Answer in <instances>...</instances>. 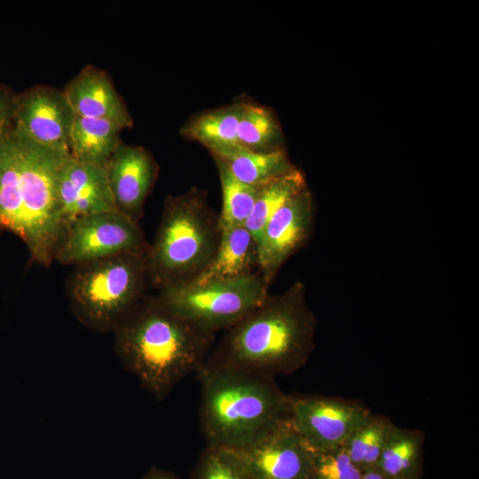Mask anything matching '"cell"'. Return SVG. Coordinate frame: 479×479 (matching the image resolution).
<instances>
[{"mask_svg": "<svg viewBox=\"0 0 479 479\" xmlns=\"http://www.w3.org/2000/svg\"><path fill=\"white\" fill-rule=\"evenodd\" d=\"M197 375L200 428L209 446L241 448L289 420L291 397L271 378L206 365Z\"/></svg>", "mask_w": 479, "mask_h": 479, "instance_id": "4", "label": "cell"}, {"mask_svg": "<svg viewBox=\"0 0 479 479\" xmlns=\"http://www.w3.org/2000/svg\"><path fill=\"white\" fill-rule=\"evenodd\" d=\"M75 117L63 90L56 88L36 85L14 95V130L44 148L70 153V132Z\"/></svg>", "mask_w": 479, "mask_h": 479, "instance_id": "10", "label": "cell"}, {"mask_svg": "<svg viewBox=\"0 0 479 479\" xmlns=\"http://www.w3.org/2000/svg\"><path fill=\"white\" fill-rule=\"evenodd\" d=\"M220 233L203 190L168 195L146 254L149 286L160 291L192 283L212 260Z\"/></svg>", "mask_w": 479, "mask_h": 479, "instance_id": "5", "label": "cell"}, {"mask_svg": "<svg viewBox=\"0 0 479 479\" xmlns=\"http://www.w3.org/2000/svg\"><path fill=\"white\" fill-rule=\"evenodd\" d=\"M311 452L312 479H360L363 475L352 462L343 445Z\"/></svg>", "mask_w": 479, "mask_h": 479, "instance_id": "26", "label": "cell"}, {"mask_svg": "<svg viewBox=\"0 0 479 479\" xmlns=\"http://www.w3.org/2000/svg\"><path fill=\"white\" fill-rule=\"evenodd\" d=\"M259 273L188 284L158 291L168 308L198 326L216 334L228 330L259 306L269 294Z\"/></svg>", "mask_w": 479, "mask_h": 479, "instance_id": "7", "label": "cell"}, {"mask_svg": "<svg viewBox=\"0 0 479 479\" xmlns=\"http://www.w3.org/2000/svg\"><path fill=\"white\" fill-rule=\"evenodd\" d=\"M121 130L107 120L75 116L70 132V155L82 162L106 167L122 143Z\"/></svg>", "mask_w": 479, "mask_h": 479, "instance_id": "18", "label": "cell"}, {"mask_svg": "<svg viewBox=\"0 0 479 479\" xmlns=\"http://www.w3.org/2000/svg\"><path fill=\"white\" fill-rule=\"evenodd\" d=\"M124 367L158 400L204 365L215 334L146 295L113 331Z\"/></svg>", "mask_w": 479, "mask_h": 479, "instance_id": "3", "label": "cell"}, {"mask_svg": "<svg viewBox=\"0 0 479 479\" xmlns=\"http://www.w3.org/2000/svg\"><path fill=\"white\" fill-rule=\"evenodd\" d=\"M420 433L392 426L376 468L389 479H420Z\"/></svg>", "mask_w": 479, "mask_h": 479, "instance_id": "20", "label": "cell"}, {"mask_svg": "<svg viewBox=\"0 0 479 479\" xmlns=\"http://www.w3.org/2000/svg\"><path fill=\"white\" fill-rule=\"evenodd\" d=\"M258 269V247L252 234L245 226L224 228L212 260L192 283L246 277Z\"/></svg>", "mask_w": 479, "mask_h": 479, "instance_id": "16", "label": "cell"}, {"mask_svg": "<svg viewBox=\"0 0 479 479\" xmlns=\"http://www.w3.org/2000/svg\"><path fill=\"white\" fill-rule=\"evenodd\" d=\"M70 153L52 151L12 126L0 140V229L22 240L30 261L50 267L64 231L58 182Z\"/></svg>", "mask_w": 479, "mask_h": 479, "instance_id": "1", "label": "cell"}, {"mask_svg": "<svg viewBox=\"0 0 479 479\" xmlns=\"http://www.w3.org/2000/svg\"><path fill=\"white\" fill-rule=\"evenodd\" d=\"M305 186L304 177L297 169L260 186L251 215L244 225L256 244L271 217Z\"/></svg>", "mask_w": 479, "mask_h": 479, "instance_id": "21", "label": "cell"}, {"mask_svg": "<svg viewBox=\"0 0 479 479\" xmlns=\"http://www.w3.org/2000/svg\"><path fill=\"white\" fill-rule=\"evenodd\" d=\"M158 169L156 161L147 149L121 143L106 166L116 209L139 223Z\"/></svg>", "mask_w": 479, "mask_h": 479, "instance_id": "13", "label": "cell"}, {"mask_svg": "<svg viewBox=\"0 0 479 479\" xmlns=\"http://www.w3.org/2000/svg\"><path fill=\"white\" fill-rule=\"evenodd\" d=\"M243 102L207 111L191 118L180 130L183 137L196 141L217 155L239 145L238 129Z\"/></svg>", "mask_w": 479, "mask_h": 479, "instance_id": "17", "label": "cell"}, {"mask_svg": "<svg viewBox=\"0 0 479 479\" xmlns=\"http://www.w3.org/2000/svg\"><path fill=\"white\" fill-rule=\"evenodd\" d=\"M393 425L386 417L371 414L343 444L352 462L363 473L376 468Z\"/></svg>", "mask_w": 479, "mask_h": 479, "instance_id": "23", "label": "cell"}, {"mask_svg": "<svg viewBox=\"0 0 479 479\" xmlns=\"http://www.w3.org/2000/svg\"><path fill=\"white\" fill-rule=\"evenodd\" d=\"M360 479H389L385 475H383L377 468H373L363 473Z\"/></svg>", "mask_w": 479, "mask_h": 479, "instance_id": "29", "label": "cell"}, {"mask_svg": "<svg viewBox=\"0 0 479 479\" xmlns=\"http://www.w3.org/2000/svg\"><path fill=\"white\" fill-rule=\"evenodd\" d=\"M142 479H180L171 472L157 468L155 467L144 475Z\"/></svg>", "mask_w": 479, "mask_h": 479, "instance_id": "28", "label": "cell"}, {"mask_svg": "<svg viewBox=\"0 0 479 479\" xmlns=\"http://www.w3.org/2000/svg\"><path fill=\"white\" fill-rule=\"evenodd\" d=\"M306 295L301 281L281 293L268 294L253 311L226 330L204 365L271 379L297 371L315 347L317 319Z\"/></svg>", "mask_w": 479, "mask_h": 479, "instance_id": "2", "label": "cell"}, {"mask_svg": "<svg viewBox=\"0 0 479 479\" xmlns=\"http://www.w3.org/2000/svg\"><path fill=\"white\" fill-rule=\"evenodd\" d=\"M58 195L64 228L75 219L117 210L106 167L82 162L71 155L61 168Z\"/></svg>", "mask_w": 479, "mask_h": 479, "instance_id": "14", "label": "cell"}, {"mask_svg": "<svg viewBox=\"0 0 479 479\" xmlns=\"http://www.w3.org/2000/svg\"><path fill=\"white\" fill-rule=\"evenodd\" d=\"M315 207L305 186L271 217L258 240V273L270 287L284 263L309 240Z\"/></svg>", "mask_w": 479, "mask_h": 479, "instance_id": "11", "label": "cell"}, {"mask_svg": "<svg viewBox=\"0 0 479 479\" xmlns=\"http://www.w3.org/2000/svg\"><path fill=\"white\" fill-rule=\"evenodd\" d=\"M146 254H122L77 265L68 282L76 318L98 331H114L147 295Z\"/></svg>", "mask_w": 479, "mask_h": 479, "instance_id": "6", "label": "cell"}, {"mask_svg": "<svg viewBox=\"0 0 479 479\" xmlns=\"http://www.w3.org/2000/svg\"><path fill=\"white\" fill-rule=\"evenodd\" d=\"M212 156L214 160L220 161L238 180L255 186L296 169L283 150L259 153L238 145Z\"/></svg>", "mask_w": 479, "mask_h": 479, "instance_id": "19", "label": "cell"}, {"mask_svg": "<svg viewBox=\"0 0 479 479\" xmlns=\"http://www.w3.org/2000/svg\"><path fill=\"white\" fill-rule=\"evenodd\" d=\"M63 92L75 116L107 120L122 130L134 124L109 75L92 65L84 67Z\"/></svg>", "mask_w": 479, "mask_h": 479, "instance_id": "15", "label": "cell"}, {"mask_svg": "<svg viewBox=\"0 0 479 479\" xmlns=\"http://www.w3.org/2000/svg\"><path fill=\"white\" fill-rule=\"evenodd\" d=\"M222 190V208L218 215L220 229L244 226L251 215L260 186L245 184L215 160Z\"/></svg>", "mask_w": 479, "mask_h": 479, "instance_id": "24", "label": "cell"}, {"mask_svg": "<svg viewBox=\"0 0 479 479\" xmlns=\"http://www.w3.org/2000/svg\"><path fill=\"white\" fill-rule=\"evenodd\" d=\"M191 479H251L232 450L209 446L200 455Z\"/></svg>", "mask_w": 479, "mask_h": 479, "instance_id": "25", "label": "cell"}, {"mask_svg": "<svg viewBox=\"0 0 479 479\" xmlns=\"http://www.w3.org/2000/svg\"><path fill=\"white\" fill-rule=\"evenodd\" d=\"M371 414L361 404L339 398L291 397L290 422L312 451L342 446Z\"/></svg>", "mask_w": 479, "mask_h": 479, "instance_id": "9", "label": "cell"}, {"mask_svg": "<svg viewBox=\"0 0 479 479\" xmlns=\"http://www.w3.org/2000/svg\"><path fill=\"white\" fill-rule=\"evenodd\" d=\"M14 95L9 87L0 84V140L12 126Z\"/></svg>", "mask_w": 479, "mask_h": 479, "instance_id": "27", "label": "cell"}, {"mask_svg": "<svg viewBox=\"0 0 479 479\" xmlns=\"http://www.w3.org/2000/svg\"><path fill=\"white\" fill-rule=\"evenodd\" d=\"M280 130L271 110L262 105L243 102L238 129L240 146L254 152L270 153L279 147Z\"/></svg>", "mask_w": 479, "mask_h": 479, "instance_id": "22", "label": "cell"}, {"mask_svg": "<svg viewBox=\"0 0 479 479\" xmlns=\"http://www.w3.org/2000/svg\"><path fill=\"white\" fill-rule=\"evenodd\" d=\"M148 247L139 223L114 210L67 224L54 260L77 266L122 254H145Z\"/></svg>", "mask_w": 479, "mask_h": 479, "instance_id": "8", "label": "cell"}, {"mask_svg": "<svg viewBox=\"0 0 479 479\" xmlns=\"http://www.w3.org/2000/svg\"><path fill=\"white\" fill-rule=\"evenodd\" d=\"M230 450L251 479H312V452L290 420L255 443Z\"/></svg>", "mask_w": 479, "mask_h": 479, "instance_id": "12", "label": "cell"}]
</instances>
